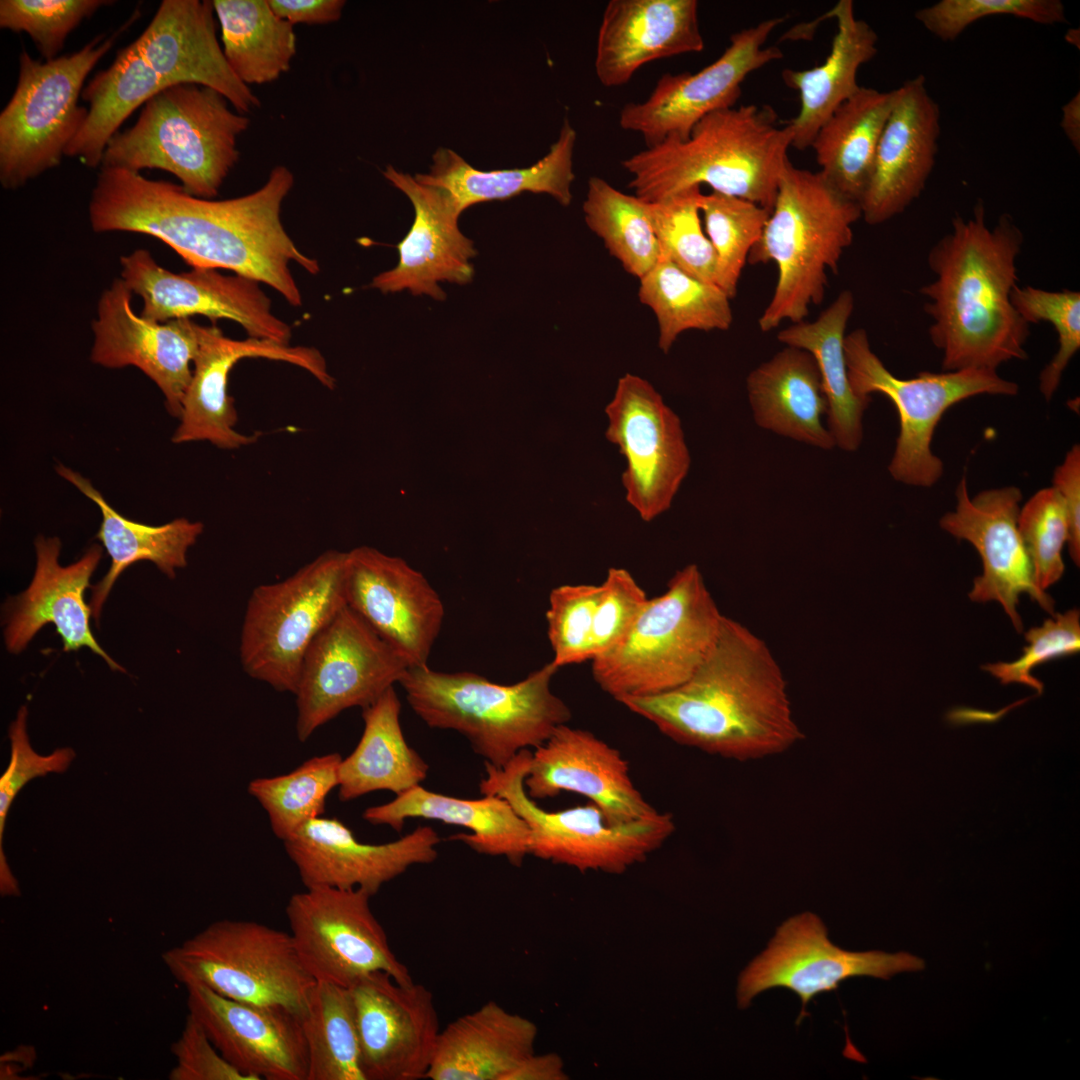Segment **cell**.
Listing matches in <instances>:
<instances>
[{"label":"cell","instance_id":"30","mask_svg":"<svg viewBox=\"0 0 1080 1080\" xmlns=\"http://www.w3.org/2000/svg\"><path fill=\"white\" fill-rule=\"evenodd\" d=\"M36 568L29 587L6 605L5 644L11 653L26 648L38 631L53 624L63 642V650L88 647L113 670L125 672L97 643L89 627L91 608L84 593L102 558V548L94 544L68 566L58 562L61 541L39 535L35 540Z\"/></svg>","mask_w":1080,"mask_h":1080},{"label":"cell","instance_id":"44","mask_svg":"<svg viewBox=\"0 0 1080 1080\" xmlns=\"http://www.w3.org/2000/svg\"><path fill=\"white\" fill-rule=\"evenodd\" d=\"M307 1080H366L348 988L316 982L301 1015Z\"/></svg>","mask_w":1080,"mask_h":1080},{"label":"cell","instance_id":"49","mask_svg":"<svg viewBox=\"0 0 1080 1080\" xmlns=\"http://www.w3.org/2000/svg\"><path fill=\"white\" fill-rule=\"evenodd\" d=\"M1011 301L1027 323L1046 321L1057 333L1058 350L1039 376V390L1049 401L1059 387L1064 370L1080 348V293L1017 285Z\"/></svg>","mask_w":1080,"mask_h":1080},{"label":"cell","instance_id":"58","mask_svg":"<svg viewBox=\"0 0 1080 1080\" xmlns=\"http://www.w3.org/2000/svg\"><path fill=\"white\" fill-rule=\"evenodd\" d=\"M1053 487L1061 496L1068 520L1069 554L1076 566L1080 565V447L1073 445L1063 462L1056 467Z\"/></svg>","mask_w":1080,"mask_h":1080},{"label":"cell","instance_id":"34","mask_svg":"<svg viewBox=\"0 0 1080 1080\" xmlns=\"http://www.w3.org/2000/svg\"><path fill=\"white\" fill-rule=\"evenodd\" d=\"M746 389L759 427L815 448L836 447L822 423L828 402L808 351L786 346L748 374Z\"/></svg>","mask_w":1080,"mask_h":1080},{"label":"cell","instance_id":"24","mask_svg":"<svg viewBox=\"0 0 1080 1080\" xmlns=\"http://www.w3.org/2000/svg\"><path fill=\"white\" fill-rule=\"evenodd\" d=\"M132 294L121 278L101 294L90 360L109 369L138 368L160 389L169 414L179 419L199 349V324L190 318L156 322L137 315Z\"/></svg>","mask_w":1080,"mask_h":1080},{"label":"cell","instance_id":"11","mask_svg":"<svg viewBox=\"0 0 1080 1080\" xmlns=\"http://www.w3.org/2000/svg\"><path fill=\"white\" fill-rule=\"evenodd\" d=\"M346 552L329 550L289 577L257 586L244 614V671L280 692L295 693L304 655L346 605Z\"/></svg>","mask_w":1080,"mask_h":1080},{"label":"cell","instance_id":"2","mask_svg":"<svg viewBox=\"0 0 1080 1080\" xmlns=\"http://www.w3.org/2000/svg\"><path fill=\"white\" fill-rule=\"evenodd\" d=\"M619 702L679 744L740 761L779 754L803 738L771 649L725 615L711 651L686 682Z\"/></svg>","mask_w":1080,"mask_h":1080},{"label":"cell","instance_id":"54","mask_svg":"<svg viewBox=\"0 0 1080 1080\" xmlns=\"http://www.w3.org/2000/svg\"><path fill=\"white\" fill-rule=\"evenodd\" d=\"M1027 645L1012 662L988 663L981 669L997 678L1001 684H1023L1043 693L1044 684L1034 677L1033 669L1049 660L1074 655L1080 650V611L1073 608L1053 614L1041 626L1025 633Z\"/></svg>","mask_w":1080,"mask_h":1080},{"label":"cell","instance_id":"8","mask_svg":"<svg viewBox=\"0 0 1080 1080\" xmlns=\"http://www.w3.org/2000/svg\"><path fill=\"white\" fill-rule=\"evenodd\" d=\"M723 614L696 564L678 570L648 599L627 635L591 660L595 682L618 702L686 682L711 651Z\"/></svg>","mask_w":1080,"mask_h":1080},{"label":"cell","instance_id":"5","mask_svg":"<svg viewBox=\"0 0 1080 1080\" xmlns=\"http://www.w3.org/2000/svg\"><path fill=\"white\" fill-rule=\"evenodd\" d=\"M557 670L549 662L505 685L473 672H441L424 665L409 667L399 684L429 727L460 733L486 763L502 768L569 722L570 708L551 690Z\"/></svg>","mask_w":1080,"mask_h":1080},{"label":"cell","instance_id":"4","mask_svg":"<svg viewBox=\"0 0 1080 1080\" xmlns=\"http://www.w3.org/2000/svg\"><path fill=\"white\" fill-rule=\"evenodd\" d=\"M792 131L768 105L717 110L686 139L669 137L626 158L630 186L646 202L692 187L752 201L772 209L781 177L791 163Z\"/></svg>","mask_w":1080,"mask_h":1080},{"label":"cell","instance_id":"42","mask_svg":"<svg viewBox=\"0 0 1080 1080\" xmlns=\"http://www.w3.org/2000/svg\"><path fill=\"white\" fill-rule=\"evenodd\" d=\"M227 63L245 85L277 80L296 54L293 25L275 14L268 0H213Z\"/></svg>","mask_w":1080,"mask_h":1080},{"label":"cell","instance_id":"20","mask_svg":"<svg viewBox=\"0 0 1080 1080\" xmlns=\"http://www.w3.org/2000/svg\"><path fill=\"white\" fill-rule=\"evenodd\" d=\"M349 991L366 1080L426 1078L441 1031L431 991L382 971Z\"/></svg>","mask_w":1080,"mask_h":1080},{"label":"cell","instance_id":"3","mask_svg":"<svg viewBox=\"0 0 1080 1080\" xmlns=\"http://www.w3.org/2000/svg\"><path fill=\"white\" fill-rule=\"evenodd\" d=\"M1023 241L1008 214L988 226L979 200L973 215L954 217L951 231L931 248L928 265L935 279L920 293L928 299V334L942 351L943 371H997L1005 362L1027 359L1030 324L1011 301Z\"/></svg>","mask_w":1080,"mask_h":1080},{"label":"cell","instance_id":"25","mask_svg":"<svg viewBox=\"0 0 1080 1080\" xmlns=\"http://www.w3.org/2000/svg\"><path fill=\"white\" fill-rule=\"evenodd\" d=\"M187 1008L220 1054L250 1080H307L301 1015L281 1006L223 997L187 987Z\"/></svg>","mask_w":1080,"mask_h":1080},{"label":"cell","instance_id":"60","mask_svg":"<svg viewBox=\"0 0 1080 1080\" xmlns=\"http://www.w3.org/2000/svg\"><path fill=\"white\" fill-rule=\"evenodd\" d=\"M560 1057L554 1053L524 1059L506 1080H562L566 1079Z\"/></svg>","mask_w":1080,"mask_h":1080},{"label":"cell","instance_id":"12","mask_svg":"<svg viewBox=\"0 0 1080 1080\" xmlns=\"http://www.w3.org/2000/svg\"><path fill=\"white\" fill-rule=\"evenodd\" d=\"M844 351L854 393L883 394L897 410L900 429L888 471L894 480L910 486L931 487L942 477L943 462L932 452L931 443L950 407L981 394L1013 396L1019 391L1015 382L988 369L923 371L913 378H898L872 351L862 328L845 336Z\"/></svg>","mask_w":1080,"mask_h":1080},{"label":"cell","instance_id":"26","mask_svg":"<svg viewBox=\"0 0 1080 1080\" xmlns=\"http://www.w3.org/2000/svg\"><path fill=\"white\" fill-rule=\"evenodd\" d=\"M439 842L433 828L418 826L392 842L363 843L337 818L320 816L283 844L305 888H360L373 896L411 866L433 862Z\"/></svg>","mask_w":1080,"mask_h":1080},{"label":"cell","instance_id":"31","mask_svg":"<svg viewBox=\"0 0 1080 1080\" xmlns=\"http://www.w3.org/2000/svg\"><path fill=\"white\" fill-rule=\"evenodd\" d=\"M212 1L163 0L133 41L147 64L169 86L198 84L218 91L239 113L260 100L226 61L217 39Z\"/></svg>","mask_w":1080,"mask_h":1080},{"label":"cell","instance_id":"46","mask_svg":"<svg viewBox=\"0 0 1080 1080\" xmlns=\"http://www.w3.org/2000/svg\"><path fill=\"white\" fill-rule=\"evenodd\" d=\"M341 760L338 753L314 756L286 774L250 781L248 792L266 811L279 839L323 816L330 792L339 785Z\"/></svg>","mask_w":1080,"mask_h":1080},{"label":"cell","instance_id":"57","mask_svg":"<svg viewBox=\"0 0 1080 1080\" xmlns=\"http://www.w3.org/2000/svg\"><path fill=\"white\" fill-rule=\"evenodd\" d=\"M176 1059L170 1080H250L216 1049L198 1021L188 1013L179 1038L172 1043Z\"/></svg>","mask_w":1080,"mask_h":1080},{"label":"cell","instance_id":"51","mask_svg":"<svg viewBox=\"0 0 1080 1080\" xmlns=\"http://www.w3.org/2000/svg\"><path fill=\"white\" fill-rule=\"evenodd\" d=\"M114 3L109 0H1L0 27L25 32L44 61L62 51L68 36L83 20Z\"/></svg>","mask_w":1080,"mask_h":1080},{"label":"cell","instance_id":"43","mask_svg":"<svg viewBox=\"0 0 1080 1080\" xmlns=\"http://www.w3.org/2000/svg\"><path fill=\"white\" fill-rule=\"evenodd\" d=\"M640 280L638 297L656 316L658 346L668 353L687 330H728L733 321L729 296L718 286L700 281L668 259Z\"/></svg>","mask_w":1080,"mask_h":1080},{"label":"cell","instance_id":"50","mask_svg":"<svg viewBox=\"0 0 1080 1080\" xmlns=\"http://www.w3.org/2000/svg\"><path fill=\"white\" fill-rule=\"evenodd\" d=\"M1017 525L1035 583L1046 592L1064 573L1062 551L1069 536L1065 506L1057 490L1042 488L1031 496L1020 508Z\"/></svg>","mask_w":1080,"mask_h":1080},{"label":"cell","instance_id":"33","mask_svg":"<svg viewBox=\"0 0 1080 1080\" xmlns=\"http://www.w3.org/2000/svg\"><path fill=\"white\" fill-rule=\"evenodd\" d=\"M362 817L373 825H387L397 832L411 818L464 827L470 833H459L450 839L459 840L480 854L504 856L516 866L529 854L528 826L510 803L497 795L462 799L418 785L387 803L366 808Z\"/></svg>","mask_w":1080,"mask_h":1080},{"label":"cell","instance_id":"10","mask_svg":"<svg viewBox=\"0 0 1080 1080\" xmlns=\"http://www.w3.org/2000/svg\"><path fill=\"white\" fill-rule=\"evenodd\" d=\"M162 960L186 988L203 986L235 1001L281 1006L299 1015L316 984L290 933L254 921L213 922L166 950Z\"/></svg>","mask_w":1080,"mask_h":1080},{"label":"cell","instance_id":"62","mask_svg":"<svg viewBox=\"0 0 1080 1080\" xmlns=\"http://www.w3.org/2000/svg\"><path fill=\"white\" fill-rule=\"evenodd\" d=\"M1077 31H1078V29H1077V30H1076V29H1070V30H1068V31H1067V33H1066V35H1065V38H1066V41H1067L1068 43H1070V44H1072V45H1075V46H1076V44H1077V47H1079V46H1078V44H1079V43H1078V42L1076 41V32H1077Z\"/></svg>","mask_w":1080,"mask_h":1080},{"label":"cell","instance_id":"41","mask_svg":"<svg viewBox=\"0 0 1080 1080\" xmlns=\"http://www.w3.org/2000/svg\"><path fill=\"white\" fill-rule=\"evenodd\" d=\"M853 310V293L844 290L814 321L792 323L777 334L781 343L814 357L828 402V430L835 446L847 452L862 443L863 415L871 402L854 393L848 377L844 339Z\"/></svg>","mask_w":1080,"mask_h":1080},{"label":"cell","instance_id":"17","mask_svg":"<svg viewBox=\"0 0 1080 1080\" xmlns=\"http://www.w3.org/2000/svg\"><path fill=\"white\" fill-rule=\"evenodd\" d=\"M605 413L606 438L627 463L626 500L650 522L670 508L690 468L681 421L650 382L629 373L618 380Z\"/></svg>","mask_w":1080,"mask_h":1080},{"label":"cell","instance_id":"48","mask_svg":"<svg viewBox=\"0 0 1080 1080\" xmlns=\"http://www.w3.org/2000/svg\"><path fill=\"white\" fill-rule=\"evenodd\" d=\"M701 187H692L657 202H646L660 258L690 276L716 285L717 256L702 227ZM717 286V285H716Z\"/></svg>","mask_w":1080,"mask_h":1080},{"label":"cell","instance_id":"13","mask_svg":"<svg viewBox=\"0 0 1080 1080\" xmlns=\"http://www.w3.org/2000/svg\"><path fill=\"white\" fill-rule=\"evenodd\" d=\"M531 752L521 751L502 768L485 762L480 781L482 795L505 798L529 829V854L580 870L622 872L646 858L674 832L670 814L628 823L608 820L592 802L558 811H547L529 797L524 787Z\"/></svg>","mask_w":1080,"mask_h":1080},{"label":"cell","instance_id":"61","mask_svg":"<svg viewBox=\"0 0 1080 1080\" xmlns=\"http://www.w3.org/2000/svg\"><path fill=\"white\" fill-rule=\"evenodd\" d=\"M1060 127L1066 138L1079 153L1080 151V93L1077 92L1061 108Z\"/></svg>","mask_w":1080,"mask_h":1080},{"label":"cell","instance_id":"35","mask_svg":"<svg viewBox=\"0 0 1080 1080\" xmlns=\"http://www.w3.org/2000/svg\"><path fill=\"white\" fill-rule=\"evenodd\" d=\"M536 1026L489 1001L440 1031L426 1078L506 1080L534 1053Z\"/></svg>","mask_w":1080,"mask_h":1080},{"label":"cell","instance_id":"55","mask_svg":"<svg viewBox=\"0 0 1080 1080\" xmlns=\"http://www.w3.org/2000/svg\"><path fill=\"white\" fill-rule=\"evenodd\" d=\"M602 585L591 633V660L627 635L649 599L625 568L611 567Z\"/></svg>","mask_w":1080,"mask_h":1080},{"label":"cell","instance_id":"52","mask_svg":"<svg viewBox=\"0 0 1080 1080\" xmlns=\"http://www.w3.org/2000/svg\"><path fill=\"white\" fill-rule=\"evenodd\" d=\"M602 583L564 584L549 594L547 635L558 669L591 660V633Z\"/></svg>","mask_w":1080,"mask_h":1080},{"label":"cell","instance_id":"15","mask_svg":"<svg viewBox=\"0 0 1080 1080\" xmlns=\"http://www.w3.org/2000/svg\"><path fill=\"white\" fill-rule=\"evenodd\" d=\"M360 888H306L286 906L296 952L316 982L350 988L363 977L386 972L412 983L408 968L393 953L385 930Z\"/></svg>","mask_w":1080,"mask_h":1080},{"label":"cell","instance_id":"14","mask_svg":"<svg viewBox=\"0 0 1080 1080\" xmlns=\"http://www.w3.org/2000/svg\"><path fill=\"white\" fill-rule=\"evenodd\" d=\"M409 665L345 605L308 647L296 691L301 742L341 712L365 707L399 683Z\"/></svg>","mask_w":1080,"mask_h":1080},{"label":"cell","instance_id":"47","mask_svg":"<svg viewBox=\"0 0 1080 1080\" xmlns=\"http://www.w3.org/2000/svg\"><path fill=\"white\" fill-rule=\"evenodd\" d=\"M770 212L735 196L713 191L701 195L704 230L717 256L716 285L731 299L737 293L748 255L761 237Z\"/></svg>","mask_w":1080,"mask_h":1080},{"label":"cell","instance_id":"37","mask_svg":"<svg viewBox=\"0 0 1080 1080\" xmlns=\"http://www.w3.org/2000/svg\"><path fill=\"white\" fill-rule=\"evenodd\" d=\"M576 138L575 129L565 119L558 139L539 161L526 168L492 171L477 170L453 150L440 147L433 154L429 173L414 177L422 184L446 191L460 214L477 203L506 200L523 192L545 193L560 205L569 206L575 179Z\"/></svg>","mask_w":1080,"mask_h":1080},{"label":"cell","instance_id":"40","mask_svg":"<svg viewBox=\"0 0 1080 1080\" xmlns=\"http://www.w3.org/2000/svg\"><path fill=\"white\" fill-rule=\"evenodd\" d=\"M401 702L394 687L362 709L364 729L355 749L342 758L338 795L343 802L378 790L396 796L423 782L429 766L411 748L400 723Z\"/></svg>","mask_w":1080,"mask_h":1080},{"label":"cell","instance_id":"18","mask_svg":"<svg viewBox=\"0 0 1080 1080\" xmlns=\"http://www.w3.org/2000/svg\"><path fill=\"white\" fill-rule=\"evenodd\" d=\"M783 20L769 18L734 33L721 56L697 73L662 75L645 100L623 106L620 126L640 134L647 147L688 138L705 116L735 106L750 73L783 57L777 46H765Z\"/></svg>","mask_w":1080,"mask_h":1080},{"label":"cell","instance_id":"21","mask_svg":"<svg viewBox=\"0 0 1080 1080\" xmlns=\"http://www.w3.org/2000/svg\"><path fill=\"white\" fill-rule=\"evenodd\" d=\"M345 601L409 667L428 665L445 611L422 573L375 548H355L346 552Z\"/></svg>","mask_w":1080,"mask_h":1080},{"label":"cell","instance_id":"22","mask_svg":"<svg viewBox=\"0 0 1080 1080\" xmlns=\"http://www.w3.org/2000/svg\"><path fill=\"white\" fill-rule=\"evenodd\" d=\"M955 510L941 517V529L977 550L983 572L973 580L969 598L998 602L1018 633L1023 622L1017 610L1026 594L1043 610L1054 614V600L1035 583L1030 559L1018 530L1022 492L1016 486L984 490L970 497L964 476L956 488Z\"/></svg>","mask_w":1080,"mask_h":1080},{"label":"cell","instance_id":"53","mask_svg":"<svg viewBox=\"0 0 1080 1080\" xmlns=\"http://www.w3.org/2000/svg\"><path fill=\"white\" fill-rule=\"evenodd\" d=\"M1008 15L1041 25L1066 23L1060 0H940L915 12L916 20L936 38L954 41L970 25L991 16Z\"/></svg>","mask_w":1080,"mask_h":1080},{"label":"cell","instance_id":"16","mask_svg":"<svg viewBox=\"0 0 1080 1080\" xmlns=\"http://www.w3.org/2000/svg\"><path fill=\"white\" fill-rule=\"evenodd\" d=\"M924 968L922 958L907 952L846 951L829 940L827 929L817 915L805 912L779 926L768 947L742 972L738 1004L746 1008L759 993L786 988L801 1000L799 1024L809 1001L820 993L836 990L851 977L888 980L895 974L919 972Z\"/></svg>","mask_w":1080,"mask_h":1080},{"label":"cell","instance_id":"32","mask_svg":"<svg viewBox=\"0 0 1080 1080\" xmlns=\"http://www.w3.org/2000/svg\"><path fill=\"white\" fill-rule=\"evenodd\" d=\"M703 48L696 0H610L598 30L594 69L603 86L619 87L647 63Z\"/></svg>","mask_w":1080,"mask_h":1080},{"label":"cell","instance_id":"23","mask_svg":"<svg viewBox=\"0 0 1080 1080\" xmlns=\"http://www.w3.org/2000/svg\"><path fill=\"white\" fill-rule=\"evenodd\" d=\"M244 358L287 362L306 370L329 389L335 384L324 356L316 348L251 337L235 340L215 325L199 324V349L173 443L208 441L220 449L234 450L256 441L257 435L236 430L238 414L228 393L229 374Z\"/></svg>","mask_w":1080,"mask_h":1080},{"label":"cell","instance_id":"39","mask_svg":"<svg viewBox=\"0 0 1080 1080\" xmlns=\"http://www.w3.org/2000/svg\"><path fill=\"white\" fill-rule=\"evenodd\" d=\"M899 93V87L879 91L861 86L824 122L811 144L822 176L859 205L871 178L880 137Z\"/></svg>","mask_w":1080,"mask_h":1080},{"label":"cell","instance_id":"36","mask_svg":"<svg viewBox=\"0 0 1080 1080\" xmlns=\"http://www.w3.org/2000/svg\"><path fill=\"white\" fill-rule=\"evenodd\" d=\"M825 16L837 22L826 60L811 69L782 72L785 85L799 92V112L787 123L792 131L791 147L798 150L811 147L824 122L860 89L858 70L878 52V35L856 17L852 0L838 1Z\"/></svg>","mask_w":1080,"mask_h":1080},{"label":"cell","instance_id":"1","mask_svg":"<svg viewBox=\"0 0 1080 1080\" xmlns=\"http://www.w3.org/2000/svg\"><path fill=\"white\" fill-rule=\"evenodd\" d=\"M293 185V173L277 165L256 191L213 200L138 172L100 167L88 215L95 232L157 238L192 268L230 270L271 286L290 305L300 306L301 292L289 265L295 262L313 275L320 266L297 248L282 225V202Z\"/></svg>","mask_w":1080,"mask_h":1080},{"label":"cell","instance_id":"56","mask_svg":"<svg viewBox=\"0 0 1080 1080\" xmlns=\"http://www.w3.org/2000/svg\"><path fill=\"white\" fill-rule=\"evenodd\" d=\"M28 711L22 706L17 718L10 725L11 756L6 771L0 777V866H7L3 836L5 822L10 806L18 792L30 780L48 773H62L67 770L75 752L71 748H58L47 756L36 753L29 742L26 731Z\"/></svg>","mask_w":1080,"mask_h":1080},{"label":"cell","instance_id":"38","mask_svg":"<svg viewBox=\"0 0 1080 1080\" xmlns=\"http://www.w3.org/2000/svg\"><path fill=\"white\" fill-rule=\"evenodd\" d=\"M56 471L94 502L102 515L96 538L111 558V566L103 579L92 587L89 606L96 622L114 583L132 564L151 561L169 578L175 577L176 569L187 565L188 549L196 543L204 529L201 522L177 518L163 525L151 526L132 521L118 513L80 473L63 464H58Z\"/></svg>","mask_w":1080,"mask_h":1080},{"label":"cell","instance_id":"29","mask_svg":"<svg viewBox=\"0 0 1080 1080\" xmlns=\"http://www.w3.org/2000/svg\"><path fill=\"white\" fill-rule=\"evenodd\" d=\"M899 91L860 201L862 218L870 225L903 213L921 195L938 153L941 111L928 91L925 76L906 81Z\"/></svg>","mask_w":1080,"mask_h":1080},{"label":"cell","instance_id":"28","mask_svg":"<svg viewBox=\"0 0 1080 1080\" xmlns=\"http://www.w3.org/2000/svg\"><path fill=\"white\" fill-rule=\"evenodd\" d=\"M524 787L533 800L562 792L584 796L616 824L658 813L634 785L628 762L616 748L567 723L531 753Z\"/></svg>","mask_w":1080,"mask_h":1080},{"label":"cell","instance_id":"27","mask_svg":"<svg viewBox=\"0 0 1080 1080\" xmlns=\"http://www.w3.org/2000/svg\"><path fill=\"white\" fill-rule=\"evenodd\" d=\"M383 175L410 199L414 220L397 244L398 264L375 276L370 286L384 294L408 289L413 295L444 301L446 293L439 282L465 285L474 276L470 259L477 251L458 227L460 213L449 194L439 187L422 184L391 165L386 166Z\"/></svg>","mask_w":1080,"mask_h":1080},{"label":"cell","instance_id":"7","mask_svg":"<svg viewBox=\"0 0 1080 1080\" xmlns=\"http://www.w3.org/2000/svg\"><path fill=\"white\" fill-rule=\"evenodd\" d=\"M229 104L206 86L166 88L142 106L133 126L110 139L100 167L164 170L190 195L213 199L239 160L237 140L250 124Z\"/></svg>","mask_w":1080,"mask_h":1080},{"label":"cell","instance_id":"45","mask_svg":"<svg viewBox=\"0 0 1080 1080\" xmlns=\"http://www.w3.org/2000/svg\"><path fill=\"white\" fill-rule=\"evenodd\" d=\"M582 210L588 228L626 272L641 279L658 263L660 248L646 201L594 176L588 180Z\"/></svg>","mask_w":1080,"mask_h":1080},{"label":"cell","instance_id":"6","mask_svg":"<svg viewBox=\"0 0 1080 1080\" xmlns=\"http://www.w3.org/2000/svg\"><path fill=\"white\" fill-rule=\"evenodd\" d=\"M862 218L859 203L836 190L817 171L790 163L785 169L762 235L747 262H773L777 282L758 319L761 331L783 321H804L812 305L822 302L827 270L836 272L853 241V225Z\"/></svg>","mask_w":1080,"mask_h":1080},{"label":"cell","instance_id":"19","mask_svg":"<svg viewBox=\"0 0 1080 1080\" xmlns=\"http://www.w3.org/2000/svg\"><path fill=\"white\" fill-rule=\"evenodd\" d=\"M120 278L143 300L141 316L156 322L203 315L237 322L251 338L288 345L290 326L272 313L260 282L215 269L174 273L137 249L120 258Z\"/></svg>","mask_w":1080,"mask_h":1080},{"label":"cell","instance_id":"9","mask_svg":"<svg viewBox=\"0 0 1080 1080\" xmlns=\"http://www.w3.org/2000/svg\"><path fill=\"white\" fill-rule=\"evenodd\" d=\"M97 35L80 50L53 60L19 54L14 92L0 113V183L15 190L59 166L82 129L88 108L78 104L84 82L117 37Z\"/></svg>","mask_w":1080,"mask_h":1080},{"label":"cell","instance_id":"59","mask_svg":"<svg viewBox=\"0 0 1080 1080\" xmlns=\"http://www.w3.org/2000/svg\"><path fill=\"white\" fill-rule=\"evenodd\" d=\"M277 16L295 24H328L338 21L345 1L342 0H268Z\"/></svg>","mask_w":1080,"mask_h":1080}]
</instances>
